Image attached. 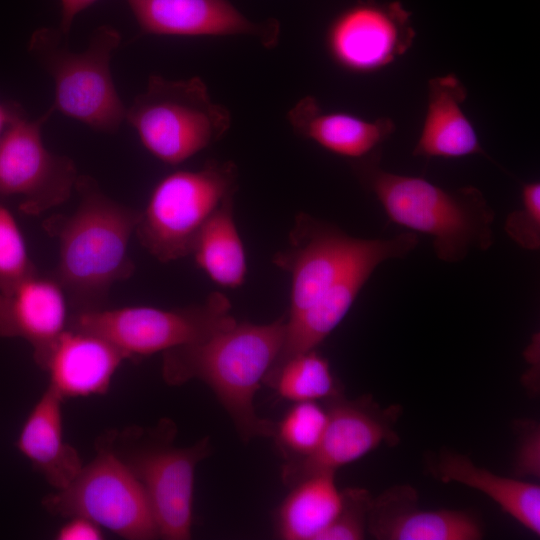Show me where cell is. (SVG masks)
Returning <instances> with one entry per match:
<instances>
[{"label":"cell","instance_id":"cell-17","mask_svg":"<svg viewBox=\"0 0 540 540\" xmlns=\"http://www.w3.org/2000/svg\"><path fill=\"white\" fill-rule=\"evenodd\" d=\"M128 356L107 340L67 328L46 361L49 387L63 399L101 395L108 391L113 375Z\"/></svg>","mask_w":540,"mask_h":540},{"label":"cell","instance_id":"cell-25","mask_svg":"<svg viewBox=\"0 0 540 540\" xmlns=\"http://www.w3.org/2000/svg\"><path fill=\"white\" fill-rule=\"evenodd\" d=\"M264 382L270 383L281 397L294 402L316 401L336 392L330 365L315 349L292 356L269 372Z\"/></svg>","mask_w":540,"mask_h":540},{"label":"cell","instance_id":"cell-20","mask_svg":"<svg viewBox=\"0 0 540 540\" xmlns=\"http://www.w3.org/2000/svg\"><path fill=\"white\" fill-rule=\"evenodd\" d=\"M294 131L337 155L358 160L379 150L395 131L387 117L366 120L346 112L324 111L317 99L306 96L288 112Z\"/></svg>","mask_w":540,"mask_h":540},{"label":"cell","instance_id":"cell-28","mask_svg":"<svg viewBox=\"0 0 540 540\" xmlns=\"http://www.w3.org/2000/svg\"><path fill=\"white\" fill-rule=\"evenodd\" d=\"M521 196L522 207L508 215L504 228L519 247L535 251L540 248V183L524 184Z\"/></svg>","mask_w":540,"mask_h":540},{"label":"cell","instance_id":"cell-29","mask_svg":"<svg viewBox=\"0 0 540 540\" xmlns=\"http://www.w3.org/2000/svg\"><path fill=\"white\" fill-rule=\"evenodd\" d=\"M342 507L331 524L317 540H360L365 536L366 518L372 498L364 489H347L342 492Z\"/></svg>","mask_w":540,"mask_h":540},{"label":"cell","instance_id":"cell-24","mask_svg":"<svg viewBox=\"0 0 540 540\" xmlns=\"http://www.w3.org/2000/svg\"><path fill=\"white\" fill-rule=\"evenodd\" d=\"M191 255L197 266L218 285L241 286L247 273L244 245L233 216V200L224 203L198 235Z\"/></svg>","mask_w":540,"mask_h":540},{"label":"cell","instance_id":"cell-33","mask_svg":"<svg viewBox=\"0 0 540 540\" xmlns=\"http://www.w3.org/2000/svg\"><path fill=\"white\" fill-rule=\"evenodd\" d=\"M18 108L0 104V137L8 127Z\"/></svg>","mask_w":540,"mask_h":540},{"label":"cell","instance_id":"cell-2","mask_svg":"<svg viewBox=\"0 0 540 540\" xmlns=\"http://www.w3.org/2000/svg\"><path fill=\"white\" fill-rule=\"evenodd\" d=\"M381 150L352 168L362 186L379 201L394 223L431 237L437 258L463 261L494 243L495 212L474 186L440 187L424 178L389 172L380 165Z\"/></svg>","mask_w":540,"mask_h":540},{"label":"cell","instance_id":"cell-8","mask_svg":"<svg viewBox=\"0 0 540 540\" xmlns=\"http://www.w3.org/2000/svg\"><path fill=\"white\" fill-rule=\"evenodd\" d=\"M97 454L65 488L43 498L53 515L85 517L129 540L159 537L145 490L127 464L102 439Z\"/></svg>","mask_w":540,"mask_h":540},{"label":"cell","instance_id":"cell-26","mask_svg":"<svg viewBox=\"0 0 540 540\" xmlns=\"http://www.w3.org/2000/svg\"><path fill=\"white\" fill-rule=\"evenodd\" d=\"M328 422V411L315 401L296 402L275 426L279 445L300 457L313 452L320 443Z\"/></svg>","mask_w":540,"mask_h":540},{"label":"cell","instance_id":"cell-9","mask_svg":"<svg viewBox=\"0 0 540 540\" xmlns=\"http://www.w3.org/2000/svg\"><path fill=\"white\" fill-rule=\"evenodd\" d=\"M165 430L140 441L137 430L108 433L102 440L127 464L142 484L160 537H191L194 475L197 464L210 450L204 438L186 448L171 447Z\"/></svg>","mask_w":540,"mask_h":540},{"label":"cell","instance_id":"cell-18","mask_svg":"<svg viewBox=\"0 0 540 540\" xmlns=\"http://www.w3.org/2000/svg\"><path fill=\"white\" fill-rule=\"evenodd\" d=\"M410 487L388 491L372 500L369 530L384 540H477L483 532L469 514L455 510H420Z\"/></svg>","mask_w":540,"mask_h":540},{"label":"cell","instance_id":"cell-19","mask_svg":"<svg viewBox=\"0 0 540 540\" xmlns=\"http://www.w3.org/2000/svg\"><path fill=\"white\" fill-rule=\"evenodd\" d=\"M467 89L453 74L429 80L427 110L413 155L425 158L488 157L462 105Z\"/></svg>","mask_w":540,"mask_h":540},{"label":"cell","instance_id":"cell-23","mask_svg":"<svg viewBox=\"0 0 540 540\" xmlns=\"http://www.w3.org/2000/svg\"><path fill=\"white\" fill-rule=\"evenodd\" d=\"M278 513V533L286 540H317L343 502L334 473H318L294 484Z\"/></svg>","mask_w":540,"mask_h":540},{"label":"cell","instance_id":"cell-12","mask_svg":"<svg viewBox=\"0 0 540 540\" xmlns=\"http://www.w3.org/2000/svg\"><path fill=\"white\" fill-rule=\"evenodd\" d=\"M410 13L400 2L358 1L330 23L326 45L342 68L372 73L405 54L415 38Z\"/></svg>","mask_w":540,"mask_h":540},{"label":"cell","instance_id":"cell-14","mask_svg":"<svg viewBox=\"0 0 540 540\" xmlns=\"http://www.w3.org/2000/svg\"><path fill=\"white\" fill-rule=\"evenodd\" d=\"M141 30L168 36H250L264 47L278 44L277 20L254 22L229 0H126Z\"/></svg>","mask_w":540,"mask_h":540},{"label":"cell","instance_id":"cell-22","mask_svg":"<svg viewBox=\"0 0 540 540\" xmlns=\"http://www.w3.org/2000/svg\"><path fill=\"white\" fill-rule=\"evenodd\" d=\"M436 471L443 482L454 481L483 492L525 528L540 534L538 485L496 475L476 466L466 456L452 452L440 457Z\"/></svg>","mask_w":540,"mask_h":540},{"label":"cell","instance_id":"cell-1","mask_svg":"<svg viewBox=\"0 0 540 540\" xmlns=\"http://www.w3.org/2000/svg\"><path fill=\"white\" fill-rule=\"evenodd\" d=\"M286 316L271 323L237 320L209 337L162 352L169 385L197 379L208 385L244 440L272 436L275 424L260 418L254 398L283 346Z\"/></svg>","mask_w":540,"mask_h":540},{"label":"cell","instance_id":"cell-5","mask_svg":"<svg viewBox=\"0 0 540 540\" xmlns=\"http://www.w3.org/2000/svg\"><path fill=\"white\" fill-rule=\"evenodd\" d=\"M59 29L40 28L29 41V52L51 75L55 85L52 108L94 130L113 133L126 115L115 88L110 62L121 43L111 26L98 27L82 52L71 51Z\"/></svg>","mask_w":540,"mask_h":540},{"label":"cell","instance_id":"cell-27","mask_svg":"<svg viewBox=\"0 0 540 540\" xmlns=\"http://www.w3.org/2000/svg\"><path fill=\"white\" fill-rule=\"evenodd\" d=\"M36 272L17 221L0 205V293L10 291Z\"/></svg>","mask_w":540,"mask_h":540},{"label":"cell","instance_id":"cell-16","mask_svg":"<svg viewBox=\"0 0 540 540\" xmlns=\"http://www.w3.org/2000/svg\"><path fill=\"white\" fill-rule=\"evenodd\" d=\"M391 439L390 425L382 416L358 403L336 404L328 411V422L318 446L310 454L286 464L283 479L294 485L318 473H335L339 467Z\"/></svg>","mask_w":540,"mask_h":540},{"label":"cell","instance_id":"cell-31","mask_svg":"<svg viewBox=\"0 0 540 540\" xmlns=\"http://www.w3.org/2000/svg\"><path fill=\"white\" fill-rule=\"evenodd\" d=\"M103 536L102 527L80 516L69 517L55 534L57 540H100Z\"/></svg>","mask_w":540,"mask_h":540},{"label":"cell","instance_id":"cell-30","mask_svg":"<svg viewBox=\"0 0 540 540\" xmlns=\"http://www.w3.org/2000/svg\"><path fill=\"white\" fill-rule=\"evenodd\" d=\"M516 473L521 476L539 477L540 431L535 423H526L516 456Z\"/></svg>","mask_w":540,"mask_h":540},{"label":"cell","instance_id":"cell-11","mask_svg":"<svg viewBox=\"0 0 540 540\" xmlns=\"http://www.w3.org/2000/svg\"><path fill=\"white\" fill-rule=\"evenodd\" d=\"M369 241L352 237L334 224L310 215H298L289 246L272 259L291 277L286 317L300 314L319 299L359 258Z\"/></svg>","mask_w":540,"mask_h":540},{"label":"cell","instance_id":"cell-7","mask_svg":"<svg viewBox=\"0 0 540 540\" xmlns=\"http://www.w3.org/2000/svg\"><path fill=\"white\" fill-rule=\"evenodd\" d=\"M231 303L220 292L176 309L128 306L71 313L68 328L97 335L128 359L201 341L234 323Z\"/></svg>","mask_w":540,"mask_h":540},{"label":"cell","instance_id":"cell-6","mask_svg":"<svg viewBox=\"0 0 540 540\" xmlns=\"http://www.w3.org/2000/svg\"><path fill=\"white\" fill-rule=\"evenodd\" d=\"M238 171L231 161L211 160L195 171L173 172L154 187L135 229L141 245L160 262L191 255L210 217L234 199Z\"/></svg>","mask_w":540,"mask_h":540},{"label":"cell","instance_id":"cell-3","mask_svg":"<svg viewBox=\"0 0 540 540\" xmlns=\"http://www.w3.org/2000/svg\"><path fill=\"white\" fill-rule=\"evenodd\" d=\"M76 210L56 228L59 241L54 278L72 313L102 309L111 287L134 272L129 242L140 211L106 196L88 176H78Z\"/></svg>","mask_w":540,"mask_h":540},{"label":"cell","instance_id":"cell-15","mask_svg":"<svg viewBox=\"0 0 540 540\" xmlns=\"http://www.w3.org/2000/svg\"><path fill=\"white\" fill-rule=\"evenodd\" d=\"M69 317L67 297L54 277L36 272L10 291L0 293V337L26 340L42 369L68 328Z\"/></svg>","mask_w":540,"mask_h":540},{"label":"cell","instance_id":"cell-21","mask_svg":"<svg viewBox=\"0 0 540 540\" xmlns=\"http://www.w3.org/2000/svg\"><path fill=\"white\" fill-rule=\"evenodd\" d=\"M63 398L47 387L33 406L16 446L56 490L67 487L83 467L81 457L63 437Z\"/></svg>","mask_w":540,"mask_h":540},{"label":"cell","instance_id":"cell-13","mask_svg":"<svg viewBox=\"0 0 540 540\" xmlns=\"http://www.w3.org/2000/svg\"><path fill=\"white\" fill-rule=\"evenodd\" d=\"M417 245V235L411 231L370 239L359 258L319 299L300 314L286 317L283 346L269 372L294 355L314 350L344 319L375 269L387 260L406 257Z\"/></svg>","mask_w":540,"mask_h":540},{"label":"cell","instance_id":"cell-32","mask_svg":"<svg viewBox=\"0 0 540 540\" xmlns=\"http://www.w3.org/2000/svg\"><path fill=\"white\" fill-rule=\"evenodd\" d=\"M97 0H61V21L59 30L66 36L75 17Z\"/></svg>","mask_w":540,"mask_h":540},{"label":"cell","instance_id":"cell-4","mask_svg":"<svg viewBox=\"0 0 540 540\" xmlns=\"http://www.w3.org/2000/svg\"><path fill=\"white\" fill-rule=\"evenodd\" d=\"M125 119L144 147L164 163L184 162L220 140L231 126L230 111L212 101L199 77L169 80L150 75Z\"/></svg>","mask_w":540,"mask_h":540},{"label":"cell","instance_id":"cell-10","mask_svg":"<svg viewBox=\"0 0 540 540\" xmlns=\"http://www.w3.org/2000/svg\"><path fill=\"white\" fill-rule=\"evenodd\" d=\"M53 112L29 120L18 109L0 137V195L22 196L20 209L29 215L64 203L78 178L74 162L43 143L41 128Z\"/></svg>","mask_w":540,"mask_h":540}]
</instances>
